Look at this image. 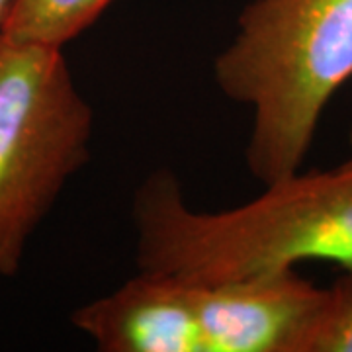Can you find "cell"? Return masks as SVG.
I'll return each mask as SVG.
<instances>
[{"instance_id":"obj_1","label":"cell","mask_w":352,"mask_h":352,"mask_svg":"<svg viewBox=\"0 0 352 352\" xmlns=\"http://www.w3.org/2000/svg\"><path fill=\"white\" fill-rule=\"evenodd\" d=\"M139 270L192 282L241 280L325 261L352 268V159L294 173L226 212H196L178 176L153 170L133 194Z\"/></svg>"},{"instance_id":"obj_2","label":"cell","mask_w":352,"mask_h":352,"mask_svg":"<svg viewBox=\"0 0 352 352\" xmlns=\"http://www.w3.org/2000/svg\"><path fill=\"white\" fill-rule=\"evenodd\" d=\"M214 78L251 108L252 178L266 186L298 173L329 102L352 78V0H251L215 55Z\"/></svg>"},{"instance_id":"obj_3","label":"cell","mask_w":352,"mask_h":352,"mask_svg":"<svg viewBox=\"0 0 352 352\" xmlns=\"http://www.w3.org/2000/svg\"><path fill=\"white\" fill-rule=\"evenodd\" d=\"M94 112L61 50L0 34V276L90 161Z\"/></svg>"},{"instance_id":"obj_4","label":"cell","mask_w":352,"mask_h":352,"mask_svg":"<svg viewBox=\"0 0 352 352\" xmlns=\"http://www.w3.org/2000/svg\"><path fill=\"white\" fill-rule=\"evenodd\" d=\"M188 282L206 352H302L325 292L296 268L241 280Z\"/></svg>"},{"instance_id":"obj_5","label":"cell","mask_w":352,"mask_h":352,"mask_svg":"<svg viewBox=\"0 0 352 352\" xmlns=\"http://www.w3.org/2000/svg\"><path fill=\"white\" fill-rule=\"evenodd\" d=\"M71 323L102 352H206L184 278L145 272L71 314Z\"/></svg>"},{"instance_id":"obj_6","label":"cell","mask_w":352,"mask_h":352,"mask_svg":"<svg viewBox=\"0 0 352 352\" xmlns=\"http://www.w3.org/2000/svg\"><path fill=\"white\" fill-rule=\"evenodd\" d=\"M116 0H8L0 18L4 38L63 50Z\"/></svg>"},{"instance_id":"obj_7","label":"cell","mask_w":352,"mask_h":352,"mask_svg":"<svg viewBox=\"0 0 352 352\" xmlns=\"http://www.w3.org/2000/svg\"><path fill=\"white\" fill-rule=\"evenodd\" d=\"M302 352H352V268L323 292Z\"/></svg>"},{"instance_id":"obj_8","label":"cell","mask_w":352,"mask_h":352,"mask_svg":"<svg viewBox=\"0 0 352 352\" xmlns=\"http://www.w3.org/2000/svg\"><path fill=\"white\" fill-rule=\"evenodd\" d=\"M6 4H8V0H0V18H2V14H4V8H6Z\"/></svg>"},{"instance_id":"obj_9","label":"cell","mask_w":352,"mask_h":352,"mask_svg":"<svg viewBox=\"0 0 352 352\" xmlns=\"http://www.w3.org/2000/svg\"><path fill=\"white\" fill-rule=\"evenodd\" d=\"M349 141H351V149H352V126H351V135H349Z\"/></svg>"}]
</instances>
